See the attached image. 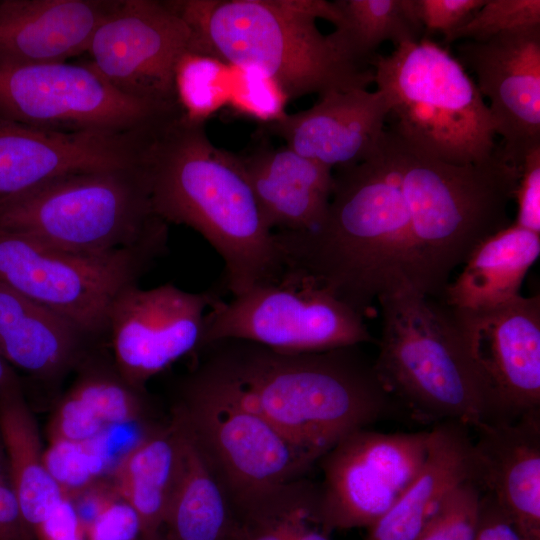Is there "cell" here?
Returning a JSON list of instances; mask_svg holds the SVG:
<instances>
[{"instance_id": "obj_1", "label": "cell", "mask_w": 540, "mask_h": 540, "mask_svg": "<svg viewBox=\"0 0 540 540\" xmlns=\"http://www.w3.org/2000/svg\"><path fill=\"white\" fill-rule=\"evenodd\" d=\"M360 345L290 353L240 339L201 346L198 364L262 413L314 463L400 406Z\"/></svg>"}, {"instance_id": "obj_2", "label": "cell", "mask_w": 540, "mask_h": 540, "mask_svg": "<svg viewBox=\"0 0 540 540\" xmlns=\"http://www.w3.org/2000/svg\"><path fill=\"white\" fill-rule=\"evenodd\" d=\"M141 166L152 208L167 224L186 225L221 256L233 296L283 271L274 231L267 224L238 154L215 146L204 123L177 110L155 123Z\"/></svg>"}, {"instance_id": "obj_3", "label": "cell", "mask_w": 540, "mask_h": 540, "mask_svg": "<svg viewBox=\"0 0 540 540\" xmlns=\"http://www.w3.org/2000/svg\"><path fill=\"white\" fill-rule=\"evenodd\" d=\"M326 213L305 232H275L283 271L328 290L364 318L407 280L410 217L386 132L377 154L337 169Z\"/></svg>"}, {"instance_id": "obj_4", "label": "cell", "mask_w": 540, "mask_h": 540, "mask_svg": "<svg viewBox=\"0 0 540 540\" xmlns=\"http://www.w3.org/2000/svg\"><path fill=\"white\" fill-rule=\"evenodd\" d=\"M191 30L190 51L228 64L253 66L273 78L289 100L368 88L371 68L344 59L318 29L340 12L325 0H169Z\"/></svg>"}, {"instance_id": "obj_5", "label": "cell", "mask_w": 540, "mask_h": 540, "mask_svg": "<svg viewBox=\"0 0 540 540\" xmlns=\"http://www.w3.org/2000/svg\"><path fill=\"white\" fill-rule=\"evenodd\" d=\"M411 226L409 282L442 298L454 270L487 238L508 227L520 167L496 153L457 165L416 154L386 131Z\"/></svg>"}, {"instance_id": "obj_6", "label": "cell", "mask_w": 540, "mask_h": 540, "mask_svg": "<svg viewBox=\"0 0 540 540\" xmlns=\"http://www.w3.org/2000/svg\"><path fill=\"white\" fill-rule=\"evenodd\" d=\"M382 333L375 369L415 419L469 429L501 421L489 385L448 308L402 280L377 298Z\"/></svg>"}, {"instance_id": "obj_7", "label": "cell", "mask_w": 540, "mask_h": 540, "mask_svg": "<svg viewBox=\"0 0 540 540\" xmlns=\"http://www.w3.org/2000/svg\"><path fill=\"white\" fill-rule=\"evenodd\" d=\"M388 100L386 130L419 155L464 165L490 159L496 130L485 99L462 64L422 37L369 63Z\"/></svg>"}, {"instance_id": "obj_8", "label": "cell", "mask_w": 540, "mask_h": 540, "mask_svg": "<svg viewBox=\"0 0 540 540\" xmlns=\"http://www.w3.org/2000/svg\"><path fill=\"white\" fill-rule=\"evenodd\" d=\"M0 228L90 255L121 249L164 253L168 237L140 162L56 178L0 208Z\"/></svg>"}, {"instance_id": "obj_9", "label": "cell", "mask_w": 540, "mask_h": 540, "mask_svg": "<svg viewBox=\"0 0 540 540\" xmlns=\"http://www.w3.org/2000/svg\"><path fill=\"white\" fill-rule=\"evenodd\" d=\"M173 413L236 507L298 479L314 462L258 410L198 363L184 378Z\"/></svg>"}, {"instance_id": "obj_10", "label": "cell", "mask_w": 540, "mask_h": 540, "mask_svg": "<svg viewBox=\"0 0 540 540\" xmlns=\"http://www.w3.org/2000/svg\"><path fill=\"white\" fill-rule=\"evenodd\" d=\"M161 254L153 249L80 254L0 228V283L68 319L94 341L108 335L115 297L137 284Z\"/></svg>"}, {"instance_id": "obj_11", "label": "cell", "mask_w": 540, "mask_h": 540, "mask_svg": "<svg viewBox=\"0 0 540 540\" xmlns=\"http://www.w3.org/2000/svg\"><path fill=\"white\" fill-rule=\"evenodd\" d=\"M364 319L328 290L283 272L230 301L217 299L205 314L200 347L240 339L281 352L327 351L374 342Z\"/></svg>"}, {"instance_id": "obj_12", "label": "cell", "mask_w": 540, "mask_h": 540, "mask_svg": "<svg viewBox=\"0 0 540 540\" xmlns=\"http://www.w3.org/2000/svg\"><path fill=\"white\" fill-rule=\"evenodd\" d=\"M128 97L87 61L0 66V119L64 133H124L178 110Z\"/></svg>"}, {"instance_id": "obj_13", "label": "cell", "mask_w": 540, "mask_h": 540, "mask_svg": "<svg viewBox=\"0 0 540 540\" xmlns=\"http://www.w3.org/2000/svg\"><path fill=\"white\" fill-rule=\"evenodd\" d=\"M430 431L356 430L320 459L316 520L328 533L368 528L403 495L426 459Z\"/></svg>"}, {"instance_id": "obj_14", "label": "cell", "mask_w": 540, "mask_h": 540, "mask_svg": "<svg viewBox=\"0 0 540 540\" xmlns=\"http://www.w3.org/2000/svg\"><path fill=\"white\" fill-rule=\"evenodd\" d=\"M191 30L169 1L121 0L97 28L87 62L122 94L177 106L174 72Z\"/></svg>"}, {"instance_id": "obj_15", "label": "cell", "mask_w": 540, "mask_h": 540, "mask_svg": "<svg viewBox=\"0 0 540 540\" xmlns=\"http://www.w3.org/2000/svg\"><path fill=\"white\" fill-rule=\"evenodd\" d=\"M218 298L173 284L125 287L108 314L112 358L122 377L146 390V383L201 345L204 317ZM107 335V336H108Z\"/></svg>"}, {"instance_id": "obj_16", "label": "cell", "mask_w": 540, "mask_h": 540, "mask_svg": "<svg viewBox=\"0 0 540 540\" xmlns=\"http://www.w3.org/2000/svg\"><path fill=\"white\" fill-rule=\"evenodd\" d=\"M448 310L489 385L500 419L540 410V296L518 295L488 309Z\"/></svg>"}, {"instance_id": "obj_17", "label": "cell", "mask_w": 540, "mask_h": 540, "mask_svg": "<svg viewBox=\"0 0 540 540\" xmlns=\"http://www.w3.org/2000/svg\"><path fill=\"white\" fill-rule=\"evenodd\" d=\"M456 51L489 101L496 135L502 139L497 153L520 167L525 156L540 147V24L485 42H458Z\"/></svg>"}, {"instance_id": "obj_18", "label": "cell", "mask_w": 540, "mask_h": 540, "mask_svg": "<svg viewBox=\"0 0 540 540\" xmlns=\"http://www.w3.org/2000/svg\"><path fill=\"white\" fill-rule=\"evenodd\" d=\"M149 127L64 133L0 119V208L65 175L138 164Z\"/></svg>"}, {"instance_id": "obj_19", "label": "cell", "mask_w": 540, "mask_h": 540, "mask_svg": "<svg viewBox=\"0 0 540 540\" xmlns=\"http://www.w3.org/2000/svg\"><path fill=\"white\" fill-rule=\"evenodd\" d=\"M388 111L387 97L378 89L331 91L319 96L309 109L261 125L260 132L281 138L304 157L338 169L379 152Z\"/></svg>"}, {"instance_id": "obj_20", "label": "cell", "mask_w": 540, "mask_h": 540, "mask_svg": "<svg viewBox=\"0 0 540 540\" xmlns=\"http://www.w3.org/2000/svg\"><path fill=\"white\" fill-rule=\"evenodd\" d=\"M475 430L468 480L540 540V410Z\"/></svg>"}, {"instance_id": "obj_21", "label": "cell", "mask_w": 540, "mask_h": 540, "mask_svg": "<svg viewBox=\"0 0 540 540\" xmlns=\"http://www.w3.org/2000/svg\"><path fill=\"white\" fill-rule=\"evenodd\" d=\"M121 0H1L0 66L64 63L86 53Z\"/></svg>"}, {"instance_id": "obj_22", "label": "cell", "mask_w": 540, "mask_h": 540, "mask_svg": "<svg viewBox=\"0 0 540 540\" xmlns=\"http://www.w3.org/2000/svg\"><path fill=\"white\" fill-rule=\"evenodd\" d=\"M259 140L238 156L267 224L275 232L314 229L331 198L332 169L286 145Z\"/></svg>"}, {"instance_id": "obj_23", "label": "cell", "mask_w": 540, "mask_h": 540, "mask_svg": "<svg viewBox=\"0 0 540 540\" xmlns=\"http://www.w3.org/2000/svg\"><path fill=\"white\" fill-rule=\"evenodd\" d=\"M92 339L68 319L0 283V356L35 381L60 383Z\"/></svg>"}, {"instance_id": "obj_24", "label": "cell", "mask_w": 540, "mask_h": 540, "mask_svg": "<svg viewBox=\"0 0 540 540\" xmlns=\"http://www.w3.org/2000/svg\"><path fill=\"white\" fill-rule=\"evenodd\" d=\"M74 372L48 421L49 442H88L110 427L144 420L147 391L122 377L112 355L91 348Z\"/></svg>"}, {"instance_id": "obj_25", "label": "cell", "mask_w": 540, "mask_h": 540, "mask_svg": "<svg viewBox=\"0 0 540 540\" xmlns=\"http://www.w3.org/2000/svg\"><path fill=\"white\" fill-rule=\"evenodd\" d=\"M469 428L442 422L430 430L423 466L403 495L374 524L364 540H416L445 498L469 479Z\"/></svg>"}, {"instance_id": "obj_26", "label": "cell", "mask_w": 540, "mask_h": 540, "mask_svg": "<svg viewBox=\"0 0 540 540\" xmlns=\"http://www.w3.org/2000/svg\"><path fill=\"white\" fill-rule=\"evenodd\" d=\"M183 447L184 431L173 415L169 424L150 428L110 472V483L139 515L146 539L162 529L179 478Z\"/></svg>"}, {"instance_id": "obj_27", "label": "cell", "mask_w": 540, "mask_h": 540, "mask_svg": "<svg viewBox=\"0 0 540 540\" xmlns=\"http://www.w3.org/2000/svg\"><path fill=\"white\" fill-rule=\"evenodd\" d=\"M540 254V234L514 222L483 241L442 295L452 309L481 310L510 301Z\"/></svg>"}, {"instance_id": "obj_28", "label": "cell", "mask_w": 540, "mask_h": 540, "mask_svg": "<svg viewBox=\"0 0 540 540\" xmlns=\"http://www.w3.org/2000/svg\"><path fill=\"white\" fill-rule=\"evenodd\" d=\"M0 435L11 482L32 532L63 497L44 464V447L21 380L0 395Z\"/></svg>"}, {"instance_id": "obj_29", "label": "cell", "mask_w": 540, "mask_h": 540, "mask_svg": "<svg viewBox=\"0 0 540 540\" xmlns=\"http://www.w3.org/2000/svg\"><path fill=\"white\" fill-rule=\"evenodd\" d=\"M184 447L179 478L160 533L167 540H228L234 525L229 498L181 420Z\"/></svg>"}, {"instance_id": "obj_30", "label": "cell", "mask_w": 540, "mask_h": 540, "mask_svg": "<svg viewBox=\"0 0 540 540\" xmlns=\"http://www.w3.org/2000/svg\"><path fill=\"white\" fill-rule=\"evenodd\" d=\"M340 20L328 38L347 61L364 67L385 41L394 46L424 34L413 0H336Z\"/></svg>"}, {"instance_id": "obj_31", "label": "cell", "mask_w": 540, "mask_h": 540, "mask_svg": "<svg viewBox=\"0 0 540 540\" xmlns=\"http://www.w3.org/2000/svg\"><path fill=\"white\" fill-rule=\"evenodd\" d=\"M232 66L206 53L186 51L174 72L177 106L190 121L206 123L228 105Z\"/></svg>"}, {"instance_id": "obj_32", "label": "cell", "mask_w": 540, "mask_h": 540, "mask_svg": "<svg viewBox=\"0 0 540 540\" xmlns=\"http://www.w3.org/2000/svg\"><path fill=\"white\" fill-rule=\"evenodd\" d=\"M317 490L300 487L234 515L228 540H300L305 520L316 511Z\"/></svg>"}, {"instance_id": "obj_33", "label": "cell", "mask_w": 540, "mask_h": 540, "mask_svg": "<svg viewBox=\"0 0 540 540\" xmlns=\"http://www.w3.org/2000/svg\"><path fill=\"white\" fill-rule=\"evenodd\" d=\"M43 457L48 473L69 499L104 479L109 471L92 441H51Z\"/></svg>"}, {"instance_id": "obj_34", "label": "cell", "mask_w": 540, "mask_h": 540, "mask_svg": "<svg viewBox=\"0 0 540 540\" xmlns=\"http://www.w3.org/2000/svg\"><path fill=\"white\" fill-rule=\"evenodd\" d=\"M231 66V93L227 106L235 115L265 125L287 113L289 99L273 78L253 66Z\"/></svg>"}, {"instance_id": "obj_35", "label": "cell", "mask_w": 540, "mask_h": 540, "mask_svg": "<svg viewBox=\"0 0 540 540\" xmlns=\"http://www.w3.org/2000/svg\"><path fill=\"white\" fill-rule=\"evenodd\" d=\"M539 24V0H485L460 27L443 37V43L485 42L504 32Z\"/></svg>"}, {"instance_id": "obj_36", "label": "cell", "mask_w": 540, "mask_h": 540, "mask_svg": "<svg viewBox=\"0 0 540 540\" xmlns=\"http://www.w3.org/2000/svg\"><path fill=\"white\" fill-rule=\"evenodd\" d=\"M481 493L469 480L453 489L416 540H475Z\"/></svg>"}, {"instance_id": "obj_37", "label": "cell", "mask_w": 540, "mask_h": 540, "mask_svg": "<svg viewBox=\"0 0 540 540\" xmlns=\"http://www.w3.org/2000/svg\"><path fill=\"white\" fill-rule=\"evenodd\" d=\"M87 540H145L142 521L115 491L85 530Z\"/></svg>"}, {"instance_id": "obj_38", "label": "cell", "mask_w": 540, "mask_h": 540, "mask_svg": "<svg viewBox=\"0 0 540 540\" xmlns=\"http://www.w3.org/2000/svg\"><path fill=\"white\" fill-rule=\"evenodd\" d=\"M485 0H413L423 37L441 33L443 37L460 27Z\"/></svg>"}, {"instance_id": "obj_39", "label": "cell", "mask_w": 540, "mask_h": 540, "mask_svg": "<svg viewBox=\"0 0 540 540\" xmlns=\"http://www.w3.org/2000/svg\"><path fill=\"white\" fill-rule=\"evenodd\" d=\"M514 200L517 203L514 223L540 234V147L530 151L522 161Z\"/></svg>"}, {"instance_id": "obj_40", "label": "cell", "mask_w": 540, "mask_h": 540, "mask_svg": "<svg viewBox=\"0 0 540 540\" xmlns=\"http://www.w3.org/2000/svg\"><path fill=\"white\" fill-rule=\"evenodd\" d=\"M35 540H87L73 502L63 496L33 531Z\"/></svg>"}, {"instance_id": "obj_41", "label": "cell", "mask_w": 540, "mask_h": 540, "mask_svg": "<svg viewBox=\"0 0 540 540\" xmlns=\"http://www.w3.org/2000/svg\"><path fill=\"white\" fill-rule=\"evenodd\" d=\"M475 540H535L490 497L481 495Z\"/></svg>"}, {"instance_id": "obj_42", "label": "cell", "mask_w": 540, "mask_h": 540, "mask_svg": "<svg viewBox=\"0 0 540 540\" xmlns=\"http://www.w3.org/2000/svg\"><path fill=\"white\" fill-rule=\"evenodd\" d=\"M18 381L20 378L15 369L0 356V395Z\"/></svg>"}, {"instance_id": "obj_43", "label": "cell", "mask_w": 540, "mask_h": 540, "mask_svg": "<svg viewBox=\"0 0 540 540\" xmlns=\"http://www.w3.org/2000/svg\"><path fill=\"white\" fill-rule=\"evenodd\" d=\"M8 477H10L8 461L3 441L0 435V481Z\"/></svg>"}, {"instance_id": "obj_44", "label": "cell", "mask_w": 540, "mask_h": 540, "mask_svg": "<svg viewBox=\"0 0 540 540\" xmlns=\"http://www.w3.org/2000/svg\"><path fill=\"white\" fill-rule=\"evenodd\" d=\"M145 540H167V539L162 535V533H159L156 536L145 539Z\"/></svg>"}]
</instances>
